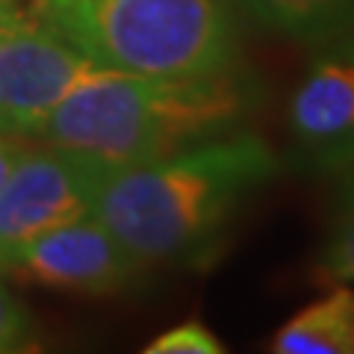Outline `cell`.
Segmentation results:
<instances>
[{
  "label": "cell",
  "instance_id": "cell-1",
  "mask_svg": "<svg viewBox=\"0 0 354 354\" xmlns=\"http://www.w3.org/2000/svg\"><path fill=\"white\" fill-rule=\"evenodd\" d=\"M278 171L254 133H225L109 174L92 213L142 266L189 257L213 239L242 198Z\"/></svg>",
  "mask_w": 354,
  "mask_h": 354
},
{
  "label": "cell",
  "instance_id": "cell-2",
  "mask_svg": "<svg viewBox=\"0 0 354 354\" xmlns=\"http://www.w3.org/2000/svg\"><path fill=\"white\" fill-rule=\"evenodd\" d=\"M254 104L257 88L236 68L209 77L97 71L32 130V139L124 169L234 133Z\"/></svg>",
  "mask_w": 354,
  "mask_h": 354
},
{
  "label": "cell",
  "instance_id": "cell-3",
  "mask_svg": "<svg viewBox=\"0 0 354 354\" xmlns=\"http://www.w3.org/2000/svg\"><path fill=\"white\" fill-rule=\"evenodd\" d=\"M30 15L118 74H225L239 50L230 0H32Z\"/></svg>",
  "mask_w": 354,
  "mask_h": 354
},
{
  "label": "cell",
  "instance_id": "cell-4",
  "mask_svg": "<svg viewBox=\"0 0 354 354\" xmlns=\"http://www.w3.org/2000/svg\"><path fill=\"white\" fill-rule=\"evenodd\" d=\"M113 171L109 162L62 145L21 153L0 186V263L21 242L92 213Z\"/></svg>",
  "mask_w": 354,
  "mask_h": 354
},
{
  "label": "cell",
  "instance_id": "cell-5",
  "mask_svg": "<svg viewBox=\"0 0 354 354\" xmlns=\"http://www.w3.org/2000/svg\"><path fill=\"white\" fill-rule=\"evenodd\" d=\"M104 71L80 48L41 24L18 15L0 32V133L32 136L83 80Z\"/></svg>",
  "mask_w": 354,
  "mask_h": 354
},
{
  "label": "cell",
  "instance_id": "cell-6",
  "mask_svg": "<svg viewBox=\"0 0 354 354\" xmlns=\"http://www.w3.org/2000/svg\"><path fill=\"white\" fill-rule=\"evenodd\" d=\"M142 263L95 213L32 236L0 263V272L48 290L106 295L136 281Z\"/></svg>",
  "mask_w": 354,
  "mask_h": 354
},
{
  "label": "cell",
  "instance_id": "cell-7",
  "mask_svg": "<svg viewBox=\"0 0 354 354\" xmlns=\"http://www.w3.org/2000/svg\"><path fill=\"white\" fill-rule=\"evenodd\" d=\"M290 127L316 162L354 160V36L334 39L330 50L310 62L292 95Z\"/></svg>",
  "mask_w": 354,
  "mask_h": 354
},
{
  "label": "cell",
  "instance_id": "cell-8",
  "mask_svg": "<svg viewBox=\"0 0 354 354\" xmlns=\"http://www.w3.org/2000/svg\"><path fill=\"white\" fill-rule=\"evenodd\" d=\"M354 334V290L334 286L325 298L307 304L272 339L278 354H348Z\"/></svg>",
  "mask_w": 354,
  "mask_h": 354
},
{
  "label": "cell",
  "instance_id": "cell-9",
  "mask_svg": "<svg viewBox=\"0 0 354 354\" xmlns=\"http://www.w3.org/2000/svg\"><path fill=\"white\" fill-rule=\"evenodd\" d=\"M260 27L298 41H334L354 32V0H230Z\"/></svg>",
  "mask_w": 354,
  "mask_h": 354
},
{
  "label": "cell",
  "instance_id": "cell-10",
  "mask_svg": "<svg viewBox=\"0 0 354 354\" xmlns=\"http://www.w3.org/2000/svg\"><path fill=\"white\" fill-rule=\"evenodd\" d=\"M145 351L148 354H221L225 346H221L218 337L207 325H201L198 319H189V322L160 334Z\"/></svg>",
  "mask_w": 354,
  "mask_h": 354
},
{
  "label": "cell",
  "instance_id": "cell-11",
  "mask_svg": "<svg viewBox=\"0 0 354 354\" xmlns=\"http://www.w3.org/2000/svg\"><path fill=\"white\" fill-rule=\"evenodd\" d=\"M322 274L334 283H346L354 290V209L339 225L322 260Z\"/></svg>",
  "mask_w": 354,
  "mask_h": 354
},
{
  "label": "cell",
  "instance_id": "cell-12",
  "mask_svg": "<svg viewBox=\"0 0 354 354\" xmlns=\"http://www.w3.org/2000/svg\"><path fill=\"white\" fill-rule=\"evenodd\" d=\"M30 337V316L21 301L0 283V354L18 351L27 346Z\"/></svg>",
  "mask_w": 354,
  "mask_h": 354
},
{
  "label": "cell",
  "instance_id": "cell-13",
  "mask_svg": "<svg viewBox=\"0 0 354 354\" xmlns=\"http://www.w3.org/2000/svg\"><path fill=\"white\" fill-rule=\"evenodd\" d=\"M27 148L18 142V136H9V133H0V186L9 177V171L15 169V162L21 160V153Z\"/></svg>",
  "mask_w": 354,
  "mask_h": 354
},
{
  "label": "cell",
  "instance_id": "cell-14",
  "mask_svg": "<svg viewBox=\"0 0 354 354\" xmlns=\"http://www.w3.org/2000/svg\"><path fill=\"white\" fill-rule=\"evenodd\" d=\"M18 15H24V9H21L18 0H0V32H3Z\"/></svg>",
  "mask_w": 354,
  "mask_h": 354
},
{
  "label": "cell",
  "instance_id": "cell-15",
  "mask_svg": "<svg viewBox=\"0 0 354 354\" xmlns=\"http://www.w3.org/2000/svg\"><path fill=\"white\" fill-rule=\"evenodd\" d=\"M351 351H354V334H351Z\"/></svg>",
  "mask_w": 354,
  "mask_h": 354
}]
</instances>
